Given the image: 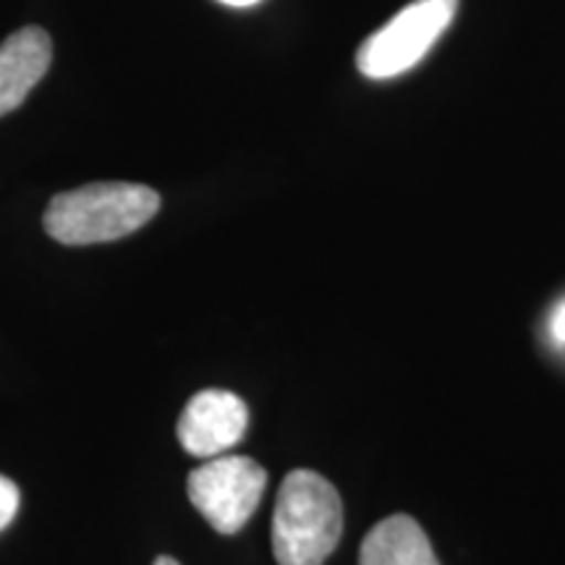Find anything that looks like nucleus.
I'll list each match as a JSON object with an SVG mask.
<instances>
[{"label": "nucleus", "instance_id": "f257e3e1", "mask_svg": "<svg viewBox=\"0 0 565 565\" xmlns=\"http://www.w3.org/2000/svg\"><path fill=\"white\" fill-rule=\"evenodd\" d=\"M160 194L145 183L103 181L55 194L45 231L66 246H89L131 236L158 215Z\"/></svg>", "mask_w": 565, "mask_h": 565}, {"label": "nucleus", "instance_id": "f03ea898", "mask_svg": "<svg viewBox=\"0 0 565 565\" xmlns=\"http://www.w3.org/2000/svg\"><path fill=\"white\" fill-rule=\"evenodd\" d=\"M343 534L341 494L322 475L296 469L282 479L273 513V553L280 565H324Z\"/></svg>", "mask_w": 565, "mask_h": 565}, {"label": "nucleus", "instance_id": "7ed1b4c3", "mask_svg": "<svg viewBox=\"0 0 565 565\" xmlns=\"http://www.w3.org/2000/svg\"><path fill=\"white\" fill-rule=\"evenodd\" d=\"M458 11V0H414L398 11L383 30L359 47L356 66L366 79H393L414 68L440 40Z\"/></svg>", "mask_w": 565, "mask_h": 565}, {"label": "nucleus", "instance_id": "20e7f679", "mask_svg": "<svg viewBox=\"0 0 565 565\" xmlns=\"http://www.w3.org/2000/svg\"><path fill=\"white\" fill-rule=\"evenodd\" d=\"M267 471L254 458L217 456L196 466L186 490L192 505L221 534H236L263 503Z\"/></svg>", "mask_w": 565, "mask_h": 565}, {"label": "nucleus", "instance_id": "39448f33", "mask_svg": "<svg viewBox=\"0 0 565 565\" xmlns=\"http://www.w3.org/2000/svg\"><path fill=\"white\" fill-rule=\"evenodd\" d=\"M249 429V408L236 393L200 391L189 401L179 419V443L196 458L225 456L242 443Z\"/></svg>", "mask_w": 565, "mask_h": 565}, {"label": "nucleus", "instance_id": "423d86ee", "mask_svg": "<svg viewBox=\"0 0 565 565\" xmlns=\"http://www.w3.org/2000/svg\"><path fill=\"white\" fill-rule=\"evenodd\" d=\"M53 61L51 34L24 26L0 45V116L17 110L38 87Z\"/></svg>", "mask_w": 565, "mask_h": 565}, {"label": "nucleus", "instance_id": "0eeeda50", "mask_svg": "<svg viewBox=\"0 0 565 565\" xmlns=\"http://www.w3.org/2000/svg\"><path fill=\"white\" fill-rule=\"evenodd\" d=\"M359 565H440L429 536L412 515H387L364 536Z\"/></svg>", "mask_w": 565, "mask_h": 565}, {"label": "nucleus", "instance_id": "6e6552de", "mask_svg": "<svg viewBox=\"0 0 565 565\" xmlns=\"http://www.w3.org/2000/svg\"><path fill=\"white\" fill-rule=\"evenodd\" d=\"M21 505V492L19 487L11 482L9 477L0 475V532L9 529V524L17 519Z\"/></svg>", "mask_w": 565, "mask_h": 565}, {"label": "nucleus", "instance_id": "1a4fd4ad", "mask_svg": "<svg viewBox=\"0 0 565 565\" xmlns=\"http://www.w3.org/2000/svg\"><path fill=\"white\" fill-rule=\"evenodd\" d=\"M550 333H553L555 343L565 345V301L553 312V320H550Z\"/></svg>", "mask_w": 565, "mask_h": 565}, {"label": "nucleus", "instance_id": "9d476101", "mask_svg": "<svg viewBox=\"0 0 565 565\" xmlns=\"http://www.w3.org/2000/svg\"><path fill=\"white\" fill-rule=\"evenodd\" d=\"M225 6H233V9H246V6H254L259 3V0H221Z\"/></svg>", "mask_w": 565, "mask_h": 565}, {"label": "nucleus", "instance_id": "9b49d317", "mask_svg": "<svg viewBox=\"0 0 565 565\" xmlns=\"http://www.w3.org/2000/svg\"><path fill=\"white\" fill-rule=\"evenodd\" d=\"M152 565H179V561H173V557H168V555H160Z\"/></svg>", "mask_w": 565, "mask_h": 565}]
</instances>
